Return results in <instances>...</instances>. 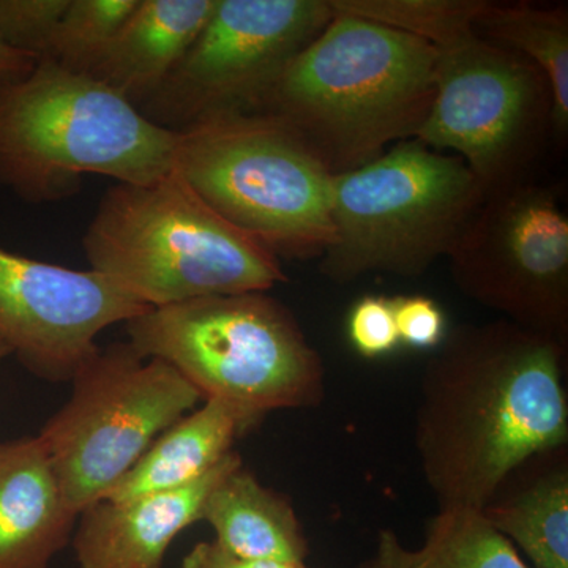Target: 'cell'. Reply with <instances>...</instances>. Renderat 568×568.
I'll return each instance as SVG.
<instances>
[{
  "mask_svg": "<svg viewBox=\"0 0 568 568\" xmlns=\"http://www.w3.org/2000/svg\"><path fill=\"white\" fill-rule=\"evenodd\" d=\"M436 58L424 40L334 10L254 114L293 130L332 174L349 173L417 136L435 100Z\"/></svg>",
  "mask_w": 568,
  "mask_h": 568,
  "instance_id": "7a4b0ae2",
  "label": "cell"
},
{
  "mask_svg": "<svg viewBox=\"0 0 568 568\" xmlns=\"http://www.w3.org/2000/svg\"><path fill=\"white\" fill-rule=\"evenodd\" d=\"M70 0H0V39L13 50L43 54Z\"/></svg>",
  "mask_w": 568,
  "mask_h": 568,
  "instance_id": "603a6c76",
  "label": "cell"
},
{
  "mask_svg": "<svg viewBox=\"0 0 568 568\" xmlns=\"http://www.w3.org/2000/svg\"><path fill=\"white\" fill-rule=\"evenodd\" d=\"M567 346L507 320L454 328L422 372L416 448L437 507L480 510L538 452L568 443Z\"/></svg>",
  "mask_w": 568,
  "mask_h": 568,
  "instance_id": "6da1fadb",
  "label": "cell"
},
{
  "mask_svg": "<svg viewBox=\"0 0 568 568\" xmlns=\"http://www.w3.org/2000/svg\"><path fill=\"white\" fill-rule=\"evenodd\" d=\"M77 521L40 437L0 443V568H51Z\"/></svg>",
  "mask_w": 568,
  "mask_h": 568,
  "instance_id": "5bb4252c",
  "label": "cell"
},
{
  "mask_svg": "<svg viewBox=\"0 0 568 568\" xmlns=\"http://www.w3.org/2000/svg\"><path fill=\"white\" fill-rule=\"evenodd\" d=\"M448 261L467 297L567 346L568 219L555 190L530 179L487 194Z\"/></svg>",
  "mask_w": 568,
  "mask_h": 568,
  "instance_id": "8fae6325",
  "label": "cell"
},
{
  "mask_svg": "<svg viewBox=\"0 0 568 568\" xmlns=\"http://www.w3.org/2000/svg\"><path fill=\"white\" fill-rule=\"evenodd\" d=\"M358 568H530L480 510L439 508L420 548H406L392 529L377 534L375 555Z\"/></svg>",
  "mask_w": 568,
  "mask_h": 568,
  "instance_id": "d6986e66",
  "label": "cell"
},
{
  "mask_svg": "<svg viewBox=\"0 0 568 568\" xmlns=\"http://www.w3.org/2000/svg\"><path fill=\"white\" fill-rule=\"evenodd\" d=\"M485 0H328L332 9L447 47L474 32Z\"/></svg>",
  "mask_w": 568,
  "mask_h": 568,
  "instance_id": "44dd1931",
  "label": "cell"
},
{
  "mask_svg": "<svg viewBox=\"0 0 568 568\" xmlns=\"http://www.w3.org/2000/svg\"><path fill=\"white\" fill-rule=\"evenodd\" d=\"M260 424L227 403L204 399L156 437L104 499L130 500L186 487L219 466L234 452L235 440Z\"/></svg>",
  "mask_w": 568,
  "mask_h": 568,
  "instance_id": "e0dca14e",
  "label": "cell"
},
{
  "mask_svg": "<svg viewBox=\"0 0 568 568\" xmlns=\"http://www.w3.org/2000/svg\"><path fill=\"white\" fill-rule=\"evenodd\" d=\"M136 6L138 0H70L39 61L91 73Z\"/></svg>",
  "mask_w": 568,
  "mask_h": 568,
  "instance_id": "7402d4cb",
  "label": "cell"
},
{
  "mask_svg": "<svg viewBox=\"0 0 568 568\" xmlns=\"http://www.w3.org/2000/svg\"><path fill=\"white\" fill-rule=\"evenodd\" d=\"M347 338L355 353L364 358H379L399 346L394 297L364 295L347 315Z\"/></svg>",
  "mask_w": 568,
  "mask_h": 568,
  "instance_id": "cb8c5ba5",
  "label": "cell"
},
{
  "mask_svg": "<svg viewBox=\"0 0 568 568\" xmlns=\"http://www.w3.org/2000/svg\"><path fill=\"white\" fill-rule=\"evenodd\" d=\"M242 457L231 452L200 480L159 495L102 499L78 515L71 545L80 568H164L179 534L201 523L209 493Z\"/></svg>",
  "mask_w": 568,
  "mask_h": 568,
  "instance_id": "4fadbf2b",
  "label": "cell"
},
{
  "mask_svg": "<svg viewBox=\"0 0 568 568\" xmlns=\"http://www.w3.org/2000/svg\"><path fill=\"white\" fill-rule=\"evenodd\" d=\"M125 325L138 353L173 366L204 399L260 420L324 402L323 357L268 293L207 295L148 310Z\"/></svg>",
  "mask_w": 568,
  "mask_h": 568,
  "instance_id": "5b68a950",
  "label": "cell"
},
{
  "mask_svg": "<svg viewBox=\"0 0 568 568\" xmlns=\"http://www.w3.org/2000/svg\"><path fill=\"white\" fill-rule=\"evenodd\" d=\"M213 7L215 0H138L88 77L140 108L185 58Z\"/></svg>",
  "mask_w": 568,
  "mask_h": 568,
  "instance_id": "9a60e30c",
  "label": "cell"
},
{
  "mask_svg": "<svg viewBox=\"0 0 568 568\" xmlns=\"http://www.w3.org/2000/svg\"><path fill=\"white\" fill-rule=\"evenodd\" d=\"M201 521L215 544L241 558L306 564L308 538L290 497L265 487L244 463L227 470L205 499Z\"/></svg>",
  "mask_w": 568,
  "mask_h": 568,
  "instance_id": "ac0fdd59",
  "label": "cell"
},
{
  "mask_svg": "<svg viewBox=\"0 0 568 568\" xmlns=\"http://www.w3.org/2000/svg\"><path fill=\"white\" fill-rule=\"evenodd\" d=\"M151 310L99 272L77 271L0 245V339L31 375L73 379L97 338Z\"/></svg>",
  "mask_w": 568,
  "mask_h": 568,
  "instance_id": "7c38bea8",
  "label": "cell"
},
{
  "mask_svg": "<svg viewBox=\"0 0 568 568\" xmlns=\"http://www.w3.org/2000/svg\"><path fill=\"white\" fill-rule=\"evenodd\" d=\"M436 51L435 100L416 140L454 152L485 196L530 181L552 138L545 74L476 32Z\"/></svg>",
  "mask_w": 568,
  "mask_h": 568,
  "instance_id": "9c48e42d",
  "label": "cell"
},
{
  "mask_svg": "<svg viewBox=\"0 0 568 568\" xmlns=\"http://www.w3.org/2000/svg\"><path fill=\"white\" fill-rule=\"evenodd\" d=\"M480 511L530 568H568V447L525 459Z\"/></svg>",
  "mask_w": 568,
  "mask_h": 568,
  "instance_id": "2e32d148",
  "label": "cell"
},
{
  "mask_svg": "<svg viewBox=\"0 0 568 568\" xmlns=\"http://www.w3.org/2000/svg\"><path fill=\"white\" fill-rule=\"evenodd\" d=\"M11 355L9 346L0 339V364H2L6 358H9Z\"/></svg>",
  "mask_w": 568,
  "mask_h": 568,
  "instance_id": "83f0119b",
  "label": "cell"
},
{
  "mask_svg": "<svg viewBox=\"0 0 568 568\" xmlns=\"http://www.w3.org/2000/svg\"><path fill=\"white\" fill-rule=\"evenodd\" d=\"M37 62L32 55L13 50L0 39V89L28 77L36 69Z\"/></svg>",
  "mask_w": 568,
  "mask_h": 568,
  "instance_id": "4316f807",
  "label": "cell"
},
{
  "mask_svg": "<svg viewBox=\"0 0 568 568\" xmlns=\"http://www.w3.org/2000/svg\"><path fill=\"white\" fill-rule=\"evenodd\" d=\"M332 17L328 0H215L185 58L138 110L178 133L212 119L254 114Z\"/></svg>",
  "mask_w": 568,
  "mask_h": 568,
  "instance_id": "30bf717a",
  "label": "cell"
},
{
  "mask_svg": "<svg viewBox=\"0 0 568 568\" xmlns=\"http://www.w3.org/2000/svg\"><path fill=\"white\" fill-rule=\"evenodd\" d=\"M474 32L540 69L552 93V138L562 142L568 133L567 7L485 0L474 20Z\"/></svg>",
  "mask_w": 568,
  "mask_h": 568,
  "instance_id": "ffe728a7",
  "label": "cell"
},
{
  "mask_svg": "<svg viewBox=\"0 0 568 568\" xmlns=\"http://www.w3.org/2000/svg\"><path fill=\"white\" fill-rule=\"evenodd\" d=\"M485 201L457 155L406 140L375 162L334 175L335 241L320 272L345 284L368 274L416 278L448 257Z\"/></svg>",
  "mask_w": 568,
  "mask_h": 568,
  "instance_id": "8992f818",
  "label": "cell"
},
{
  "mask_svg": "<svg viewBox=\"0 0 568 568\" xmlns=\"http://www.w3.org/2000/svg\"><path fill=\"white\" fill-rule=\"evenodd\" d=\"M179 133L88 74L39 61L0 89V186L31 204L69 200L85 175L148 185L175 168Z\"/></svg>",
  "mask_w": 568,
  "mask_h": 568,
  "instance_id": "3957f363",
  "label": "cell"
},
{
  "mask_svg": "<svg viewBox=\"0 0 568 568\" xmlns=\"http://www.w3.org/2000/svg\"><path fill=\"white\" fill-rule=\"evenodd\" d=\"M73 390L40 440L74 514L104 499L203 395L166 362L129 342L100 347L70 381Z\"/></svg>",
  "mask_w": 568,
  "mask_h": 568,
  "instance_id": "ba28073f",
  "label": "cell"
},
{
  "mask_svg": "<svg viewBox=\"0 0 568 568\" xmlns=\"http://www.w3.org/2000/svg\"><path fill=\"white\" fill-rule=\"evenodd\" d=\"M394 308L399 345L437 349L446 338V317L433 298L420 294L395 295Z\"/></svg>",
  "mask_w": 568,
  "mask_h": 568,
  "instance_id": "d4e9b609",
  "label": "cell"
},
{
  "mask_svg": "<svg viewBox=\"0 0 568 568\" xmlns=\"http://www.w3.org/2000/svg\"><path fill=\"white\" fill-rule=\"evenodd\" d=\"M175 168L280 261L320 260L334 244V174L271 115H226L179 132Z\"/></svg>",
  "mask_w": 568,
  "mask_h": 568,
  "instance_id": "52a82bcc",
  "label": "cell"
},
{
  "mask_svg": "<svg viewBox=\"0 0 568 568\" xmlns=\"http://www.w3.org/2000/svg\"><path fill=\"white\" fill-rule=\"evenodd\" d=\"M82 248L92 271L151 308L287 282L282 261L205 203L178 168L148 185L110 186Z\"/></svg>",
  "mask_w": 568,
  "mask_h": 568,
  "instance_id": "277c9868",
  "label": "cell"
},
{
  "mask_svg": "<svg viewBox=\"0 0 568 568\" xmlns=\"http://www.w3.org/2000/svg\"><path fill=\"white\" fill-rule=\"evenodd\" d=\"M181 568H310L306 564L276 562V560H261L241 558L231 555L215 541H200L194 545L185 558Z\"/></svg>",
  "mask_w": 568,
  "mask_h": 568,
  "instance_id": "484cf974",
  "label": "cell"
}]
</instances>
